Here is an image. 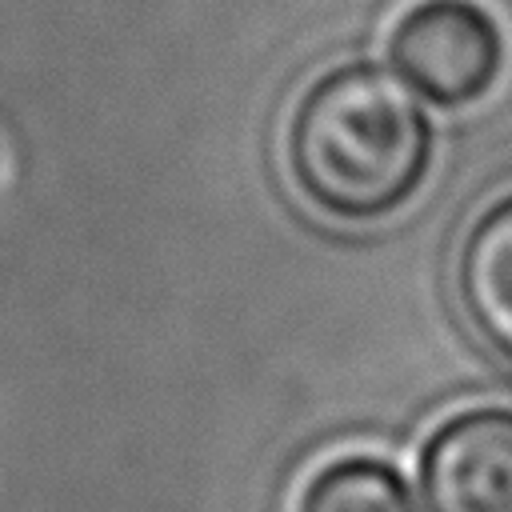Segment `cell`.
Wrapping results in <instances>:
<instances>
[{
  "label": "cell",
  "instance_id": "cell-5",
  "mask_svg": "<svg viewBox=\"0 0 512 512\" xmlns=\"http://www.w3.org/2000/svg\"><path fill=\"white\" fill-rule=\"evenodd\" d=\"M288 512H420V496L392 460L336 452L304 472Z\"/></svg>",
  "mask_w": 512,
  "mask_h": 512
},
{
  "label": "cell",
  "instance_id": "cell-1",
  "mask_svg": "<svg viewBox=\"0 0 512 512\" xmlns=\"http://www.w3.org/2000/svg\"><path fill=\"white\" fill-rule=\"evenodd\" d=\"M432 140V120L400 76L348 60L296 92L284 120V168L312 212L380 224L424 188Z\"/></svg>",
  "mask_w": 512,
  "mask_h": 512
},
{
  "label": "cell",
  "instance_id": "cell-3",
  "mask_svg": "<svg viewBox=\"0 0 512 512\" xmlns=\"http://www.w3.org/2000/svg\"><path fill=\"white\" fill-rule=\"evenodd\" d=\"M416 484L424 512H512V408L448 412L420 444Z\"/></svg>",
  "mask_w": 512,
  "mask_h": 512
},
{
  "label": "cell",
  "instance_id": "cell-2",
  "mask_svg": "<svg viewBox=\"0 0 512 512\" xmlns=\"http://www.w3.org/2000/svg\"><path fill=\"white\" fill-rule=\"evenodd\" d=\"M388 72L436 108L480 104L504 72V28L480 0H408L384 32Z\"/></svg>",
  "mask_w": 512,
  "mask_h": 512
},
{
  "label": "cell",
  "instance_id": "cell-4",
  "mask_svg": "<svg viewBox=\"0 0 512 512\" xmlns=\"http://www.w3.org/2000/svg\"><path fill=\"white\" fill-rule=\"evenodd\" d=\"M452 288L472 332L512 364V188L492 196L464 224Z\"/></svg>",
  "mask_w": 512,
  "mask_h": 512
}]
</instances>
